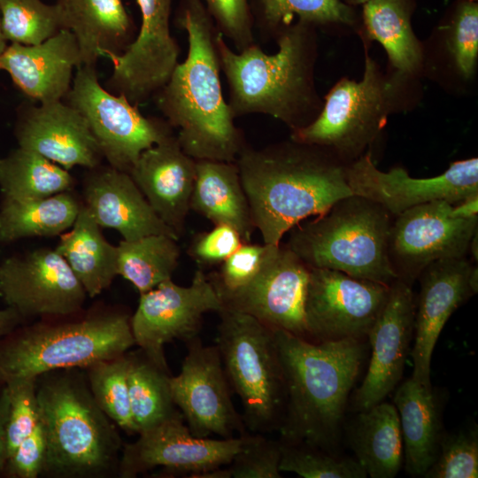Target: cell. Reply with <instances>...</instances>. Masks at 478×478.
<instances>
[{"label": "cell", "instance_id": "obj_1", "mask_svg": "<svg viewBox=\"0 0 478 478\" xmlns=\"http://www.w3.org/2000/svg\"><path fill=\"white\" fill-rule=\"evenodd\" d=\"M176 25L188 35L187 56L153 96L156 105L189 156L235 162L246 142L222 93L219 31L201 0H181Z\"/></svg>", "mask_w": 478, "mask_h": 478}, {"label": "cell", "instance_id": "obj_2", "mask_svg": "<svg viewBox=\"0 0 478 478\" xmlns=\"http://www.w3.org/2000/svg\"><path fill=\"white\" fill-rule=\"evenodd\" d=\"M235 163L265 244L279 245L304 220L353 195L346 164L318 145L291 138L258 149L246 144Z\"/></svg>", "mask_w": 478, "mask_h": 478}, {"label": "cell", "instance_id": "obj_3", "mask_svg": "<svg viewBox=\"0 0 478 478\" xmlns=\"http://www.w3.org/2000/svg\"><path fill=\"white\" fill-rule=\"evenodd\" d=\"M274 40L278 50L274 54H266L256 42L235 51L219 32L217 46L228 85L227 104L235 118L265 114L295 131L313 121L323 105L314 79L317 28L297 20Z\"/></svg>", "mask_w": 478, "mask_h": 478}, {"label": "cell", "instance_id": "obj_4", "mask_svg": "<svg viewBox=\"0 0 478 478\" xmlns=\"http://www.w3.org/2000/svg\"><path fill=\"white\" fill-rule=\"evenodd\" d=\"M285 385L281 442L330 451L365 355L361 339L312 342L274 329Z\"/></svg>", "mask_w": 478, "mask_h": 478}, {"label": "cell", "instance_id": "obj_5", "mask_svg": "<svg viewBox=\"0 0 478 478\" xmlns=\"http://www.w3.org/2000/svg\"><path fill=\"white\" fill-rule=\"evenodd\" d=\"M36 394L47 442L44 476L99 478L118 474L122 442L115 423L96 403L84 369L39 375Z\"/></svg>", "mask_w": 478, "mask_h": 478}, {"label": "cell", "instance_id": "obj_6", "mask_svg": "<svg viewBox=\"0 0 478 478\" xmlns=\"http://www.w3.org/2000/svg\"><path fill=\"white\" fill-rule=\"evenodd\" d=\"M393 218L379 204L351 195L291 228L285 246L310 268L390 285L398 279L389 256Z\"/></svg>", "mask_w": 478, "mask_h": 478}, {"label": "cell", "instance_id": "obj_7", "mask_svg": "<svg viewBox=\"0 0 478 478\" xmlns=\"http://www.w3.org/2000/svg\"><path fill=\"white\" fill-rule=\"evenodd\" d=\"M135 344L130 318L120 312L24 323L0 339V385L58 369H84L122 355Z\"/></svg>", "mask_w": 478, "mask_h": 478}, {"label": "cell", "instance_id": "obj_8", "mask_svg": "<svg viewBox=\"0 0 478 478\" xmlns=\"http://www.w3.org/2000/svg\"><path fill=\"white\" fill-rule=\"evenodd\" d=\"M412 80L395 72L384 74L366 48L362 78L336 82L314 120L291 131L290 138L325 148L350 164L367 152L389 116L404 109L403 92Z\"/></svg>", "mask_w": 478, "mask_h": 478}, {"label": "cell", "instance_id": "obj_9", "mask_svg": "<svg viewBox=\"0 0 478 478\" xmlns=\"http://www.w3.org/2000/svg\"><path fill=\"white\" fill-rule=\"evenodd\" d=\"M216 346L230 387L239 396L251 433L278 430L286 393L274 328L244 312L223 307Z\"/></svg>", "mask_w": 478, "mask_h": 478}, {"label": "cell", "instance_id": "obj_10", "mask_svg": "<svg viewBox=\"0 0 478 478\" xmlns=\"http://www.w3.org/2000/svg\"><path fill=\"white\" fill-rule=\"evenodd\" d=\"M65 102L86 120L103 158L129 173L141 153L173 134L163 118L146 117L125 96L101 86L96 66L76 69Z\"/></svg>", "mask_w": 478, "mask_h": 478}, {"label": "cell", "instance_id": "obj_11", "mask_svg": "<svg viewBox=\"0 0 478 478\" xmlns=\"http://www.w3.org/2000/svg\"><path fill=\"white\" fill-rule=\"evenodd\" d=\"M478 216L466 217L455 204L436 200L412 207L392 220L389 256L398 279L412 284L430 263L466 258Z\"/></svg>", "mask_w": 478, "mask_h": 478}, {"label": "cell", "instance_id": "obj_12", "mask_svg": "<svg viewBox=\"0 0 478 478\" xmlns=\"http://www.w3.org/2000/svg\"><path fill=\"white\" fill-rule=\"evenodd\" d=\"M390 285L344 273L310 268L305 322L310 341L320 343L367 336L389 295Z\"/></svg>", "mask_w": 478, "mask_h": 478}, {"label": "cell", "instance_id": "obj_13", "mask_svg": "<svg viewBox=\"0 0 478 478\" xmlns=\"http://www.w3.org/2000/svg\"><path fill=\"white\" fill-rule=\"evenodd\" d=\"M223 308L204 270L198 268L188 287L172 279L140 294L138 306L130 318L135 343L160 367L169 370L165 358L166 343L179 339L186 343L198 336L202 317Z\"/></svg>", "mask_w": 478, "mask_h": 478}, {"label": "cell", "instance_id": "obj_14", "mask_svg": "<svg viewBox=\"0 0 478 478\" xmlns=\"http://www.w3.org/2000/svg\"><path fill=\"white\" fill-rule=\"evenodd\" d=\"M87 293L55 250L36 249L0 262V297L28 319L68 318L81 312Z\"/></svg>", "mask_w": 478, "mask_h": 478}, {"label": "cell", "instance_id": "obj_15", "mask_svg": "<svg viewBox=\"0 0 478 478\" xmlns=\"http://www.w3.org/2000/svg\"><path fill=\"white\" fill-rule=\"evenodd\" d=\"M183 420L180 412L124 444L118 476L134 478L161 467L166 477L197 478L201 473L227 466L241 450L242 435L221 439L197 437Z\"/></svg>", "mask_w": 478, "mask_h": 478}, {"label": "cell", "instance_id": "obj_16", "mask_svg": "<svg viewBox=\"0 0 478 478\" xmlns=\"http://www.w3.org/2000/svg\"><path fill=\"white\" fill-rule=\"evenodd\" d=\"M347 184L353 195L368 199L393 217L436 200L452 204L478 196V158L451 162L443 173L414 178L402 167L379 170L371 151L345 166Z\"/></svg>", "mask_w": 478, "mask_h": 478}, {"label": "cell", "instance_id": "obj_17", "mask_svg": "<svg viewBox=\"0 0 478 478\" xmlns=\"http://www.w3.org/2000/svg\"><path fill=\"white\" fill-rule=\"evenodd\" d=\"M181 372L170 377L173 403L194 436L221 438L246 433L234 407L230 385L216 345H204L198 336L187 342Z\"/></svg>", "mask_w": 478, "mask_h": 478}, {"label": "cell", "instance_id": "obj_18", "mask_svg": "<svg viewBox=\"0 0 478 478\" xmlns=\"http://www.w3.org/2000/svg\"><path fill=\"white\" fill-rule=\"evenodd\" d=\"M309 272L310 267L287 246L269 244L262 267L253 279L220 300L223 307L309 340L305 322Z\"/></svg>", "mask_w": 478, "mask_h": 478}, {"label": "cell", "instance_id": "obj_19", "mask_svg": "<svg viewBox=\"0 0 478 478\" xmlns=\"http://www.w3.org/2000/svg\"><path fill=\"white\" fill-rule=\"evenodd\" d=\"M141 12L137 35L121 54H108L113 66L108 90L138 105L153 97L179 63L180 47L171 35L172 0H136Z\"/></svg>", "mask_w": 478, "mask_h": 478}, {"label": "cell", "instance_id": "obj_20", "mask_svg": "<svg viewBox=\"0 0 478 478\" xmlns=\"http://www.w3.org/2000/svg\"><path fill=\"white\" fill-rule=\"evenodd\" d=\"M415 299L411 284L397 279L366 337L371 358L353 407L361 412L382 402L400 382L414 334Z\"/></svg>", "mask_w": 478, "mask_h": 478}, {"label": "cell", "instance_id": "obj_21", "mask_svg": "<svg viewBox=\"0 0 478 478\" xmlns=\"http://www.w3.org/2000/svg\"><path fill=\"white\" fill-rule=\"evenodd\" d=\"M14 135L19 147L33 150L66 170L101 165L98 144L84 117L62 101L23 103L17 110Z\"/></svg>", "mask_w": 478, "mask_h": 478}, {"label": "cell", "instance_id": "obj_22", "mask_svg": "<svg viewBox=\"0 0 478 478\" xmlns=\"http://www.w3.org/2000/svg\"><path fill=\"white\" fill-rule=\"evenodd\" d=\"M473 265L466 258L430 263L418 276L420 290L415 301L412 378L431 388V358L451 315L474 293L470 285Z\"/></svg>", "mask_w": 478, "mask_h": 478}, {"label": "cell", "instance_id": "obj_23", "mask_svg": "<svg viewBox=\"0 0 478 478\" xmlns=\"http://www.w3.org/2000/svg\"><path fill=\"white\" fill-rule=\"evenodd\" d=\"M196 165L173 134L143 150L128 173L156 214L179 238L190 210Z\"/></svg>", "mask_w": 478, "mask_h": 478}, {"label": "cell", "instance_id": "obj_24", "mask_svg": "<svg viewBox=\"0 0 478 478\" xmlns=\"http://www.w3.org/2000/svg\"><path fill=\"white\" fill-rule=\"evenodd\" d=\"M81 66L73 34L61 29L35 45L11 43L0 58V70L28 98L39 104L62 101L69 92L73 70Z\"/></svg>", "mask_w": 478, "mask_h": 478}, {"label": "cell", "instance_id": "obj_25", "mask_svg": "<svg viewBox=\"0 0 478 478\" xmlns=\"http://www.w3.org/2000/svg\"><path fill=\"white\" fill-rule=\"evenodd\" d=\"M89 170L83 204L100 227L117 230L126 241L155 234L179 239L156 214L128 173L109 165Z\"/></svg>", "mask_w": 478, "mask_h": 478}, {"label": "cell", "instance_id": "obj_26", "mask_svg": "<svg viewBox=\"0 0 478 478\" xmlns=\"http://www.w3.org/2000/svg\"><path fill=\"white\" fill-rule=\"evenodd\" d=\"M62 29L76 38L81 65L124 52L135 37V25L122 0H57Z\"/></svg>", "mask_w": 478, "mask_h": 478}, {"label": "cell", "instance_id": "obj_27", "mask_svg": "<svg viewBox=\"0 0 478 478\" xmlns=\"http://www.w3.org/2000/svg\"><path fill=\"white\" fill-rule=\"evenodd\" d=\"M400 420L407 473L424 476L438 454L442 432L439 401L433 391L410 377L394 397Z\"/></svg>", "mask_w": 478, "mask_h": 478}, {"label": "cell", "instance_id": "obj_28", "mask_svg": "<svg viewBox=\"0 0 478 478\" xmlns=\"http://www.w3.org/2000/svg\"><path fill=\"white\" fill-rule=\"evenodd\" d=\"M361 6L358 27L361 37L382 44L396 73L410 79L417 77L425 58L412 26L416 1L369 0Z\"/></svg>", "mask_w": 478, "mask_h": 478}, {"label": "cell", "instance_id": "obj_29", "mask_svg": "<svg viewBox=\"0 0 478 478\" xmlns=\"http://www.w3.org/2000/svg\"><path fill=\"white\" fill-rule=\"evenodd\" d=\"M190 210L214 225L231 226L251 242L255 227L235 162L197 160Z\"/></svg>", "mask_w": 478, "mask_h": 478}, {"label": "cell", "instance_id": "obj_30", "mask_svg": "<svg viewBox=\"0 0 478 478\" xmlns=\"http://www.w3.org/2000/svg\"><path fill=\"white\" fill-rule=\"evenodd\" d=\"M55 250L66 261L89 297L109 288L118 275V246L105 239L83 203L73 226L60 235Z\"/></svg>", "mask_w": 478, "mask_h": 478}, {"label": "cell", "instance_id": "obj_31", "mask_svg": "<svg viewBox=\"0 0 478 478\" xmlns=\"http://www.w3.org/2000/svg\"><path fill=\"white\" fill-rule=\"evenodd\" d=\"M349 438L356 460L371 478H393L404 461L399 415L392 404L381 402L358 412Z\"/></svg>", "mask_w": 478, "mask_h": 478}, {"label": "cell", "instance_id": "obj_32", "mask_svg": "<svg viewBox=\"0 0 478 478\" xmlns=\"http://www.w3.org/2000/svg\"><path fill=\"white\" fill-rule=\"evenodd\" d=\"M81 204L71 190L35 199L3 197L0 243L60 235L73 226Z\"/></svg>", "mask_w": 478, "mask_h": 478}, {"label": "cell", "instance_id": "obj_33", "mask_svg": "<svg viewBox=\"0 0 478 478\" xmlns=\"http://www.w3.org/2000/svg\"><path fill=\"white\" fill-rule=\"evenodd\" d=\"M253 26L264 39H274L295 18L321 27L358 30L359 15L355 7L341 0H250Z\"/></svg>", "mask_w": 478, "mask_h": 478}, {"label": "cell", "instance_id": "obj_34", "mask_svg": "<svg viewBox=\"0 0 478 478\" xmlns=\"http://www.w3.org/2000/svg\"><path fill=\"white\" fill-rule=\"evenodd\" d=\"M73 184L68 170L33 150L18 147L0 158L3 197L42 198L69 191Z\"/></svg>", "mask_w": 478, "mask_h": 478}, {"label": "cell", "instance_id": "obj_35", "mask_svg": "<svg viewBox=\"0 0 478 478\" xmlns=\"http://www.w3.org/2000/svg\"><path fill=\"white\" fill-rule=\"evenodd\" d=\"M127 385L136 434L150 429L178 412L170 388L169 370L139 349L128 353Z\"/></svg>", "mask_w": 478, "mask_h": 478}, {"label": "cell", "instance_id": "obj_36", "mask_svg": "<svg viewBox=\"0 0 478 478\" xmlns=\"http://www.w3.org/2000/svg\"><path fill=\"white\" fill-rule=\"evenodd\" d=\"M176 241L164 234L120 241L117 245L118 275L130 281L140 294L172 279L180 257Z\"/></svg>", "mask_w": 478, "mask_h": 478}, {"label": "cell", "instance_id": "obj_37", "mask_svg": "<svg viewBox=\"0 0 478 478\" xmlns=\"http://www.w3.org/2000/svg\"><path fill=\"white\" fill-rule=\"evenodd\" d=\"M128 353L84 368L91 394L100 409L121 429L136 434L127 385Z\"/></svg>", "mask_w": 478, "mask_h": 478}, {"label": "cell", "instance_id": "obj_38", "mask_svg": "<svg viewBox=\"0 0 478 478\" xmlns=\"http://www.w3.org/2000/svg\"><path fill=\"white\" fill-rule=\"evenodd\" d=\"M438 30L454 71L464 81L472 80L478 59V2L456 0Z\"/></svg>", "mask_w": 478, "mask_h": 478}, {"label": "cell", "instance_id": "obj_39", "mask_svg": "<svg viewBox=\"0 0 478 478\" xmlns=\"http://www.w3.org/2000/svg\"><path fill=\"white\" fill-rule=\"evenodd\" d=\"M0 19L11 43L39 44L62 29L56 4L42 0H0Z\"/></svg>", "mask_w": 478, "mask_h": 478}, {"label": "cell", "instance_id": "obj_40", "mask_svg": "<svg viewBox=\"0 0 478 478\" xmlns=\"http://www.w3.org/2000/svg\"><path fill=\"white\" fill-rule=\"evenodd\" d=\"M281 472L304 478H365L361 465L351 458H338L329 451L306 444L281 442Z\"/></svg>", "mask_w": 478, "mask_h": 478}, {"label": "cell", "instance_id": "obj_41", "mask_svg": "<svg viewBox=\"0 0 478 478\" xmlns=\"http://www.w3.org/2000/svg\"><path fill=\"white\" fill-rule=\"evenodd\" d=\"M478 476V435L475 429L443 433L436 460L426 478H476Z\"/></svg>", "mask_w": 478, "mask_h": 478}, {"label": "cell", "instance_id": "obj_42", "mask_svg": "<svg viewBox=\"0 0 478 478\" xmlns=\"http://www.w3.org/2000/svg\"><path fill=\"white\" fill-rule=\"evenodd\" d=\"M260 433H244L241 450L227 468L233 478H281V441Z\"/></svg>", "mask_w": 478, "mask_h": 478}, {"label": "cell", "instance_id": "obj_43", "mask_svg": "<svg viewBox=\"0 0 478 478\" xmlns=\"http://www.w3.org/2000/svg\"><path fill=\"white\" fill-rule=\"evenodd\" d=\"M9 407L6 421L7 459L19 443L40 421L36 378L19 379L4 384Z\"/></svg>", "mask_w": 478, "mask_h": 478}, {"label": "cell", "instance_id": "obj_44", "mask_svg": "<svg viewBox=\"0 0 478 478\" xmlns=\"http://www.w3.org/2000/svg\"><path fill=\"white\" fill-rule=\"evenodd\" d=\"M268 249L269 244L243 243L218 271L207 275L219 297L249 283L262 267Z\"/></svg>", "mask_w": 478, "mask_h": 478}, {"label": "cell", "instance_id": "obj_45", "mask_svg": "<svg viewBox=\"0 0 478 478\" xmlns=\"http://www.w3.org/2000/svg\"><path fill=\"white\" fill-rule=\"evenodd\" d=\"M218 31L236 51L255 43L250 0H201Z\"/></svg>", "mask_w": 478, "mask_h": 478}, {"label": "cell", "instance_id": "obj_46", "mask_svg": "<svg viewBox=\"0 0 478 478\" xmlns=\"http://www.w3.org/2000/svg\"><path fill=\"white\" fill-rule=\"evenodd\" d=\"M244 241L231 226L214 225L209 231L194 235L188 254L204 270L220 266Z\"/></svg>", "mask_w": 478, "mask_h": 478}, {"label": "cell", "instance_id": "obj_47", "mask_svg": "<svg viewBox=\"0 0 478 478\" xmlns=\"http://www.w3.org/2000/svg\"><path fill=\"white\" fill-rule=\"evenodd\" d=\"M47 454V442L41 420L17 446L6 461L9 476L36 478L42 474Z\"/></svg>", "mask_w": 478, "mask_h": 478}, {"label": "cell", "instance_id": "obj_48", "mask_svg": "<svg viewBox=\"0 0 478 478\" xmlns=\"http://www.w3.org/2000/svg\"><path fill=\"white\" fill-rule=\"evenodd\" d=\"M8 407L9 399L6 387L0 385V471L4 468L7 461L6 421Z\"/></svg>", "mask_w": 478, "mask_h": 478}, {"label": "cell", "instance_id": "obj_49", "mask_svg": "<svg viewBox=\"0 0 478 478\" xmlns=\"http://www.w3.org/2000/svg\"><path fill=\"white\" fill-rule=\"evenodd\" d=\"M25 322V320L13 309L7 306L1 309L0 339Z\"/></svg>", "mask_w": 478, "mask_h": 478}, {"label": "cell", "instance_id": "obj_50", "mask_svg": "<svg viewBox=\"0 0 478 478\" xmlns=\"http://www.w3.org/2000/svg\"><path fill=\"white\" fill-rule=\"evenodd\" d=\"M7 41L5 40L4 36V34H3V31H2V27H1V19H0V58L2 57V55L4 54L6 47H7Z\"/></svg>", "mask_w": 478, "mask_h": 478}, {"label": "cell", "instance_id": "obj_51", "mask_svg": "<svg viewBox=\"0 0 478 478\" xmlns=\"http://www.w3.org/2000/svg\"><path fill=\"white\" fill-rule=\"evenodd\" d=\"M341 1L343 2L344 4H348V5H351L352 7H356L358 5L364 4L366 2H367L369 0H341Z\"/></svg>", "mask_w": 478, "mask_h": 478}, {"label": "cell", "instance_id": "obj_52", "mask_svg": "<svg viewBox=\"0 0 478 478\" xmlns=\"http://www.w3.org/2000/svg\"><path fill=\"white\" fill-rule=\"evenodd\" d=\"M465 1H473V2H478V0H465Z\"/></svg>", "mask_w": 478, "mask_h": 478}]
</instances>
